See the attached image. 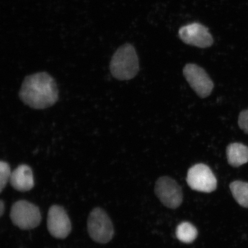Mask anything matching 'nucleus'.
<instances>
[{"label": "nucleus", "mask_w": 248, "mask_h": 248, "mask_svg": "<svg viewBox=\"0 0 248 248\" xmlns=\"http://www.w3.org/2000/svg\"><path fill=\"white\" fill-rule=\"evenodd\" d=\"M20 100L35 109H45L54 105L59 98L55 80L45 72L25 78L19 92Z\"/></svg>", "instance_id": "1"}, {"label": "nucleus", "mask_w": 248, "mask_h": 248, "mask_svg": "<svg viewBox=\"0 0 248 248\" xmlns=\"http://www.w3.org/2000/svg\"><path fill=\"white\" fill-rule=\"evenodd\" d=\"M111 74L120 80H130L139 71V59L133 46L127 44L121 46L114 54L110 64Z\"/></svg>", "instance_id": "2"}, {"label": "nucleus", "mask_w": 248, "mask_h": 248, "mask_svg": "<svg viewBox=\"0 0 248 248\" xmlns=\"http://www.w3.org/2000/svg\"><path fill=\"white\" fill-rule=\"evenodd\" d=\"M88 231L96 243L107 244L112 239L113 225L105 210L97 207L92 211L88 220Z\"/></svg>", "instance_id": "3"}, {"label": "nucleus", "mask_w": 248, "mask_h": 248, "mask_svg": "<svg viewBox=\"0 0 248 248\" xmlns=\"http://www.w3.org/2000/svg\"><path fill=\"white\" fill-rule=\"evenodd\" d=\"M10 217L13 224L22 230L36 228L42 220L39 207L25 200L17 201L12 205Z\"/></svg>", "instance_id": "4"}, {"label": "nucleus", "mask_w": 248, "mask_h": 248, "mask_svg": "<svg viewBox=\"0 0 248 248\" xmlns=\"http://www.w3.org/2000/svg\"><path fill=\"white\" fill-rule=\"evenodd\" d=\"M187 182L192 190L212 193L217 188V181L212 170L204 164H197L188 170Z\"/></svg>", "instance_id": "5"}, {"label": "nucleus", "mask_w": 248, "mask_h": 248, "mask_svg": "<svg viewBox=\"0 0 248 248\" xmlns=\"http://www.w3.org/2000/svg\"><path fill=\"white\" fill-rule=\"evenodd\" d=\"M155 191L164 205L169 208H178L182 203L183 194L181 186L168 176H163L157 180Z\"/></svg>", "instance_id": "6"}, {"label": "nucleus", "mask_w": 248, "mask_h": 248, "mask_svg": "<svg viewBox=\"0 0 248 248\" xmlns=\"http://www.w3.org/2000/svg\"><path fill=\"white\" fill-rule=\"evenodd\" d=\"M186 80L201 98H206L212 93L214 84L208 74L202 68L195 64H187L184 69Z\"/></svg>", "instance_id": "7"}, {"label": "nucleus", "mask_w": 248, "mask_h": 248, "mask_svg": "<svg viewBox=\"0 0 248 248\" xmlns=\"http://www.w3.org/2000/svg\"><path fill=\"white\" fill-rule=\"evenodd\" d=\"M47 228L52 236L64 239L71 231V223L66 210L63 207L53 205L49 209Z\"/></svg>", "instance_id": "8"}, {"label": "nucleus", "mask_w": 248, "mask_h": 248, "mask_svg": "<svg viewBox=\"0 0 248 248\" xmlns=\"http://www.w3.org/2000/svg\"><path fill=\"white\" fill-rule=\"evenodd\" d=\"M180 38L186 44L200 48L209 47L213 39L206 27L200 23H192L182 27L179 31Z\"/></svg>", "instance_id": "9"}, {"label": "nucleus", "mask_w": 248, "mask_h": 248, "mask_svg": "<svg viewBox=\"0 0 248 248\" xmlns=\"http://www.w3.org/2000/svg\"><path fill=\"white\" fill-rule=\"evenodd\" d=\"M11 185L15 190L26 192L34 186V178L32 169L26 164H21L11 173Z\"/></svg>", "instance_id": "10"}, {"label": "nucleus", "mask_w": 248, "mask_h": 248, "mask_svg": "<svg viewBox=\"0 0 248 248\" xmlns=\"http://www.w3.org/2000/svg\"><path fill=\"white\" fill-rule=\"evenodd\" d=\"M228 163L237 167L248 162V147L241 143H232L226 149Z\"/></svg>", "instance_id": "11"}, {"label": "nucleus", "mask_w": 248, "mask_h": 248, "mask_svg": "<svg viewBox=\"0 0 248 248\" xmlns=\"http://www.w3.org/2000/svg\"><path fill=\"white\" fill-rule=\"evenodd\" d=\"M230 188L237 203L241 206L248 207V183L234 181L230 185Z\"/></svg>", "instance_id": "12"}, {"label": "nucleus", "mask_w": 248, "mask_h": 248, "mask_svg": "<svg viewBox=\"0 0 248 248\" xmlns=\"http://www.w3.org/2000/svg\"><path fill=\"white\" fill-rule=\"evenodd\" d=\"M176 235L178 239L185 243H191L196 239L198 231L196 228L190 222L181 223L176 228Z\"/></svg>", "instance_id": "13"}, {"label": "nucleus", "mask_w": 248, "mask_h": 248, "mask_svg": "<svg viewBox=\"0 0 248 248\" xmlns=\"http://www.w3.org/2000/svg\"><path fill=\"white\" fill-rule=\"evenodd\" d=\"M10 167L8 163L1 161L0 163V192L2 191L7 186L11 176Z\"/></svg>", "instance_id": "14"}, {"label": "nucleus", "mask_w": 248, "mask_h": 248, "mask_svg": "<svg viewBox=\"0 0 248 248\" xmlns=\"http://www.w3.org/2000/svg\"><path fill=\"white\" fill-rule=\"evenodd\" d=\"M238 125L248 134V110L242 111L238 117Z\"/></svg>", "instance_id": "15"}, {"label": "nucleus", "mask_w": 248, "mask_h": 248, "mask_svg": "<svg viewBox=\"0 0 248 248\" xmlns=\"http://www.w3.org/2000/svg\"><path fill=\"white\" fill-rule=\"evenodd\" d=\"M4 210L5 204L4 203V201L1 200V202H0V216H1V217L3 216V214L4 213Z\"/></svg>", "instance_id": "16"}]
</instances>
